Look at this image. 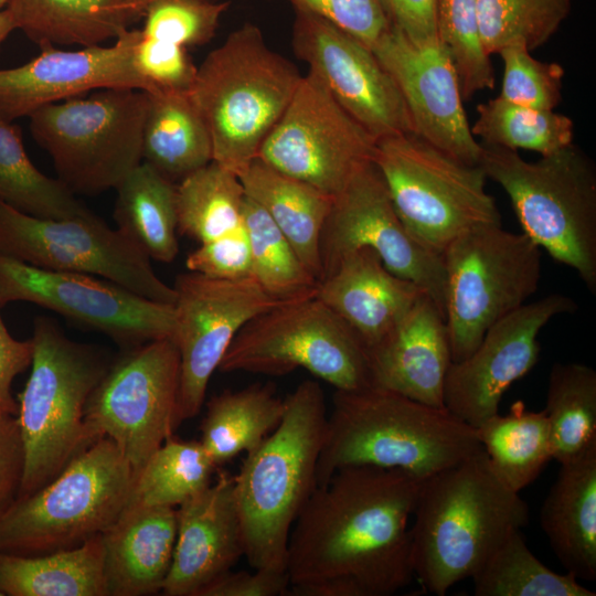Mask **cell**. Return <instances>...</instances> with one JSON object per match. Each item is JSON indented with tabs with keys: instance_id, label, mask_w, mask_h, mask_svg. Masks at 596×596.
Wrapping results in <instances>:
<instances>
[{
	"instance_id": "cell-1",
	"label": "cell",
	"mask_w": 596,
	"mask_h": 596,
	"mask_svg": "<svg viewBox=\"0 0 596 596\" xmlns=\"http://www.w3.org/2000/svg\"><path fill=\"white\" fill-rule=\"evenodd\" d=\"M424 479L348 466L312 491L287 543L290 596H390L414 578L408 520Z\"/></svg>"
},
{
	"instance_id": "cell-2",
	"label": "cell",
	"mask_w": 596,
	"mask_h": 596,
	"mask_svg": "<svg viewBox=\"0 0 596 596\" xmlns=\"http://www.w3.org/2000/svg\"><path fill=\"white\" fill-rule=\"evenodd\" d=\"M529 512L520 493L497 477L483 449L425 478L409 528L414 577L444 596L522 530Z\"/></svg>"
},
{
	"instance_id": "cell-3",
	"label": "cell",
	"mask_w": 596,
	"mask_h": 596,
	"mask_svg": "<svg viewBox=\"0 0 596 596\" xmlns=\"http://www.w3.org/2000/svg\"><path fill=\"white\" fill-rule=\"evenodd\" d=\"M482 449L476 428L445 406L369 385L336 390L317 466V486L348 466L401 469L421 479Z\"/></svg>"
},
{
	"instance_id": "cell-4",
	"label": "cell",
	"mask_w": 596,
	"mask_h": 596,
	"mask_svg": "<svg viewBox=\"0 0 596 596\" xmlns=\"http://www.w3.org/2000/svg\"><path fill=\"white\" fill-rule=\"evenodd\" d=\"M285 405L278 426L234 476L244 556L253 568L286 571L290 530L317 487L328 416L323 391L313 380L302 381Z\"/></svg>"
},
{
	"instance_id": "cell-5",
	"label": "cell",
	"mask_w": 596,
	"mask_h": 596,
	"mask_svg": "<svg viewBox=\"0 0 596 596\" xmlns=\"http://www.w3.org/2000/svg\"><path fill=\"white\" fill-rule=\"evenodd\" d=\"M301 76L252 23L211 51L189 94L210 134L213 161L240 175L257 158Z\"/></svg>"
},
{
	"instance_id": "cell-6",
	"label": "cell",
	"mask_w": 596,
	"mask_h": 596,
	"mask_svg": "<svg viewBox=\"0 0 596 596\" xmlns=\"http://www.w3.org/2000/svg\"><path fill=\"white\" fill-rule=\"evenodd\" d=\"M479 166L509 196L525 234L596 292V168L574 143L536 161L483 146Z\"/></svg>"
},
{
	"instance_id": "cell-7",
	"label": "cell",
	"mask_w": 596,
	"mask_h": 596,
	"mask_svg": "<svg viewBox=\"0 0 596 596\" xmlns=\"http://www.w3.org/2000/svg\"><path fill=\"white\" fill-rule=\"evenodd\" d=\"M31 340V373L17 414L25 454L17 499L46 485L94 443L85 407L109 368L100 351L70 339L51 318L34 320Z\"/></svg>"
},
{
	"instance_id": "cell-8",
	"label": "cell",
	"mask_w": 596,
	"mask_h": 596,
	"mask_svg": "<svg viewBox=\"0 0 596 596\" xmlns=\"http://www.w3.org/2000/svg\"><path fill=\"white\" fill-rule=\"evenodd\" d=\"M134 477L116 444L98 438L0 515V552L46 553L104 533L125 509Z\"/></svg>"
},
{
	"instance_id": "cell-9",
	"label": "cell",
	"mask_w": 596,
	"mask_h": 596,
	"mask_svg": "<svg viewBox=\"0 0 596 596\" xmlns=\"http://www.w3.org/2000/svg\"><path fill=\"white\" fill-rule=\"evenodd\" d=\"M373 163L407 232L440 256L465 231L501 223L482 168L453 158L414 132L377 140Z\"/></svg>"
},
{
	"instance_id": "cell-10",
	"label": "cell",
	"mask_w": 596,
	"mask_h": 596,
	"mask_svg": "<svg viewBox=\"0 0 596 596\" xmlns=\"http://www.w3.org/2000/svg\"><path fill=\"white\" fill-rule=\"evenodd\" d=\"M147 108L145 91L98 89L35 110L29 128L57 179L75 195H95L115 189L142 162Z\"/></svg>"
},
{
	"instance_id": "cell-11",
	"label": "cell",
	"mask_w": 596,
	"mask_h": 596,
	"mask_svg": "<svg viewBox=\"0 0 596 596\" xmlns=\"http://www.w3.org/2000/svg\"><path fill=\"white\" fill-rule=\"evenodd\" d=\"M441 257L445 320L453 362H459L493 323L536 292L542 254L525 234L487 223L459 234Z\"/></svg>"
},
{
	"instance_id": "cell-12",
	"label": "cell",
	"mask_w": 596,
	"mask_h": 596,
	"mask_svg": "<svg viewBox=\"0 0 596 596\" xmlns=\"http://www.w3.org/2000/svg\"><path fill=\"white\" fill-rule=\"evenodd\" d=\"M304 369L336 390L372 385L368 351L350 326L316 295L247 321L217 370L283 375Z\"/></svg>"
},
{
	"instance_id": "cell-13",
	"label": "cell",
	"mask_w": 596,
	"mask_h": 596,
	"mask_svg": "<svg viewBox=\"0 0 596 596\" xmlns=\"http://www.w3.org/2000/svg\"><path fill=\"white\" fill-rule=\"evenodd\" d=\"M0 255L57 272L89 274L149 300L173 305L175 290L155 273L150 258L100 217H38L0 201Z\"/></svg>"
},
{
	"instance_id": "cell-14",
	"label": "cell",
	"mask_w": 596,
	"mask_h": 596,
	"mask_svg": "<svg viewBox=\"0 0 596 596\" xmlns=\"http://www.w3.org/2000/svg\"><path fill=\"white\" fill-rule=\"evenodd\" d=\"M179 384L180 355L172 339L129 348L87 401L91 438H110L136 475L177 428Z\"/></svg>"
},
{
	"instance_id": "cell-15",
	"label": "cell",
	"mask_w": 596,
	"mask_h": 596,
	"mask_svg": "<svg viewBox=\"0 0 596 596\" xmlns=\"http://www.w3.org/2000/svg\"><path fill=\"white\" fill-rule=\"evenodd\" d=\"M375 143L308 72L262 143L257 159L333 198L373 161Z\"/></svg>"
},
{
	"instance_id": "cell-16",
	"label": "cell",
	"mask_w": 596,
	"mask_h": 596,
	"mask_svg": "<svg viewBox=\"0 0 596 596\" xmlns=\"http://www.w3.org/2000/svg\"><path fill=\"white\" fill-rule=\"evenodd\" d=\"M175 290L172 340L180 355L177 427L196 416L212 374L241 328L254 317L296 300L267 294L253 277L217 279L180 274Z\"/></svg>"
},
{
	"instance_id": "cell-17",
	"label": "cell",
	"mask_w": 596,
	"mask_h": 596,
	"mask_svg": "<svg viewBox=\"0 0 596 596\" xmlns=\"http://www.w3.org/2000/svg\"><path fill=\"white\" fill-rule=\"evenodd\" d=\"M28 301L132 348L170 338L173 305L149 300L114 281L89 274L35 267L0 255V307Z\"/></svg>"
},
{
	"instance_id": "cell-18",
	"label": "cell",
	"mask_w": 596,
	"mask_h": 596,
	"mask_svg": "<svg viewBox=\"0 0 596 596\" xmlns=\"http://www.w3.org/2000/svg\"><path fill=\"white\" fill-rule=\"evenodd\" d=\"M364 247L374 251L390 272L419 286L444 313L443 257L407 232L373 161L333 196L320 237V281Z\"/></svg>"
},
{
	"instance_id": "cell-19",
	"label": "cell",
	"mask_w": 596,
	"mask_h": 596,
	"mask_svg": "<svg viewBox=\"0 0 596 596\" xmlns=\"http://www.w3.org/2000/svg\"><path fill=\"white\" fill-rule=\"evenodd\" d=\"M297 56L375 141L414 132L405 102L374 52L329 21L296 10Z\"/></svg>"
},
{
	"instance_id": "cell-20",
	"label": "cell",
	"mask_w": 596,
	"mask_h": 596,
	"mask_svg": "<svg viewBox=\"0 0 596 596\" xmlns=\"http://www.w3.org/2000/svg\"><path fill=\"white\" fill-rule=\"evenodd\" d=\"M576 308L571 297L551 294L525 302L493 323L467 358L450 364L444 406L473 428L499 413L507 390L538 363L542 328Z\"/></svg>"
},
{
	"instance_id": "cell-21",
	"label": "cell",
	"mask_w": 596,
	"mask_h": 596,
	"mask_svg": "<svg viewBox=\"0 0 596 596\" xmlns=\"http://www.w3.org/2000/svg\"><path fill=\"white\" fill-rule=\"evenodd\" d=\"M372 51L395 82L414 134L464 163L479 166L482 145L471 132L458 75L444 44H414L391 25Z\"/></svg>"
},
{
	"instance_id": "cell-22",
	"label": "cell",
	"mask_w": 596,
	"mask_h": 596,
	"mask_svg": "<svg viewBox=\"0 0 596 596\" xmlns=\"http://www.w3.org/2000/svg\"><path fill=\"white\" fill-rule=\"evenodd\" d=\"M140 30L127 29L111 45L61 50L45 46L30 62L0 68V116L9 121L82 94L105 88L146 91L132 54Z\"/></svg>"
},
{
	"instance_id": "cell-23",
	"label": "cell",
	"mask_w": 596,
	"mask_h": 596,
	"mask_svg": "<svg viewBox=\"0 0 596 596\" xmlns=\"http://www.w3.org/2000/svg\"><path fill=\"white\" fill-rule=\"evenodd\" d=\"M234 476L219 479L177 509V539L161 593L199 596L244 555Z\"/></svg>"
},
{
	"instance_id": "cell-24",
	"label": "cell",
	"mask_w": 596,
	"mask_h": 596,
	"mask_svg": "<svg viewBox=\"0 0 596 596\" xmlns=\"http://www.w3.org/2000/svg\"><path fill=\"white\" fill-rule=\"evenodd\" d=\"M372 385L443 407L453 363L443 311L423 295L403 319L368 351Z\"/></svg>"
},
{
	"instance_id": "cell-25",
	"label": "cell",
	"mask_w": 596,
	"mask_h": 596,
	"mask_svg": "<svg viewBox=\"0 0 596 596\" xmlns=\"http://www.w3.org/2000/svg\"><path fill=\"white\" fill-rule=\"evenodd\" d=\"M425 294L413 281L390 272L374 251L364 247L348 255L323 278L316 296L350 326L369 351Z\"/></svg>"
},
{
	"instance_id": "cell-26",
	"label": "cell",
	"mask_w": 596,
	"mask_h": 596,
	"mask_svg": "<svg viewBox=\"0 0 596 596\" xmlns=\"http://www.w3.org/2000/svg\"><path fill=\"white\" fill-rule=\"evenodd\" d=\"M177 539V509L126 504L102 533L108 596L161 592Z\"/></svg>"
},
{
	"instance_id": "cell-27",
	"label": "cell",
	"mask_w": 596,
	"mask_h": 596,
	"mask_svg": "<svg viewBox=\"0 0 596 596\" xmlns=\"http://www.w3.org/2000/svg\"><path fill=\"white\" fill-rule=\"evenodd\" d=\"M540 523L565 568L577 579H596V444L561 464L543 501Z\"/></svg>"
},
{
	"instance_id": "cell-28",
	"label": "cell",
	"mask_w": 596,
	"mask_h": 596,
	"mask_svg": "<svg viewBox=\"0 0 596 596\" xmlns=\"http://www.w3.org/2000/svg\"><path fill=\"white\" fill-rule=\"evenodd\" d=\"M238 178L245 195L270 216L307 269L320 281V237L333 198L257 158Z\"/></svg>"
},
{
	"instance_id": "cell-29",
	"label": "cell",
	"mask_w": 596,
	"mask_h": 596,
	"mask_svg": "<svg viewBox=\"0 0 596 596\" xmlns=\"http://www.w3.org/2000/svg\"><path fill=\"white\" fill-rule=\"evenodd\" d=\"M2 596H108L102 534L43 555L0 552Z\"/></svg>"
},
{
	"instance_id": "cell-30",
	"label": "cell",
	"mask_w": 596,
	"mask_h": 596,
	"mask_svg": "<svg viewBox=\"0 0 596 596\" xmlns=\"http://www.w3.org/2000/svg\"><path fill=\"white\" fill-rule=\"evenodd\" d=\"M147 94L142 162L175 183L213 161L210 134L189 92Z\"/></svg>"
},
{
	"instance_id": "cell-31",
	"label": "cell",
	"mask_w": 596,
	"mask_h": 596,
	"mask_svg": "<svg viewBox=\"0 0 596 596\" xmlns=\"http://www.w3.org/2000/svg\"><path fill=\"white\" fill-rule=\"evenodd\" d=\"M175 187L141 162L115 188L116 228L161 263H171L179 252Z\"/></svg>"
},
{
	"instance_id": "cell-32",
	"label": "cell",
	"mask_w": 596,
	"mask_h": 596,
	"mask_svg": "<svg viewBox=\"0 0 596 596\" xmlns=\"http://www.w3.org/2000/svg\"><path fill=\"white\" fill-rule=\"evenodd\" d=\"M272 384L223 391L206 405L200 443L216 467L251 453L278 426L285 412Z\"/></svg>"
},
{
	"instance_id": "cell-33",
	"label": "cell",
	"mask_w": 596,
	"mask_h": 596,
	"mask_svg": "<svg viewBox=\"0 0 596 596\" xmlns=\"http://www.w3.org/2000/svg\"><path fill=\"white\" fill-rule=\"evenodd\" d=\"M6 9L15 29L41 49L98 45L129 25L110 0H9Z\"/></svg>"
},
{
	"instance_id": "cell-34",
	"label": "cell",
	"mask_w": 596,
	"mask_h": 596,
	"mask_svg": "<svg viewBox=\"0 0 596 596\" xmlns=\"http://www.w3.org/2000/svg\"><path fill=\"white\" fill-rule=\"evenodd\" d=\"M476 432L492 470L514 492L530 486L553 459L544 411H526L522 402L507 415L491 416Z\"/></svg>"
},
{
	"instance_id": "cell-35",
	"label": "cell",
	"mask_w": 596,
	"mask_h": 596,
	"mask_svg": "<svg viewBox=\"0 0 596 596\" xmlns=\"http://www.w3.org/2000/svg\"><path fill=\"white\" fill-rule=\"evenodd\" d=\"M550 425L553 459L567 462L596 444V371L583 363H555L543 409Z\"/></svg>"
},
{
	"instance_id": "cell-36",
	"label": "cell",
	"mask_w": 596,
	"mask_h": 596,
	"mask_svg": "<svg viewBox=\"0 0 596 596\" xmlns=\"http://www.w3.org/2000/svg\"><path fill=\"white\" fill-rule=\"evenodd\" d=\"M178 233L200 244L242 224L245 192L237 174L211 161L177 183Z\"/></svg>"
},
{
	"instance_id": "cell-37",
	"label": "cell",
	"mask_w": 596,
	"mask_h": 596,
	"mask_svg": "<svg viewBox=\"0 0 596 596\" xmlns=\"http://www.w3.org/2000/svg\"><path fill=\"white\" fill-rule=\"evenodd\" d=\"M0 201L34 216L68 219L89 211L58 179L29 159L17 126L0 116Z\"/></svg>"
},
{
	"instance_id": "cell-38",
	"label": "cell",
	"mask_w": 596,
	"mask_h": 596,
	"mask_svg": "<svg viewBox=\"0 0 596 596\" xmlns=\"http://www.w3.org/2000/svg\"><path fill=\"white\" fill-rule=\"evenodd\" d=\"M216 468L200 440L172 435L135 475L127 504L179 507L212 483Z\"/></svg>"
},
{
	"instance_id": "cell-39",
	"label": "cell",
	"mask_w": 596,
	"mask_h": 596,
	"mask_svg": "<svg viewBox=\"0 0 596 596\" xmlns=\"http://www.w3.org/2000/svg\"><path fill=\"white\" fill-rule=\"evenodd\" d=\"M477 596H595L570 574L543 564L521 530L511 533L471 577Z\"/></svg>"
},
{
	"instance_id": "cell-40",
	"label": "cell",
	"mask_w": 596,
	"mask_h": 596,
	"mask_svg": "<svg viewBox=\"0 0 596 596\" xmlns=\"http://www.w3.org/2000/svg\"><path fill=\"white\" fill-rule=\"evenodd\" d=\"M471 132L483 146L551 155L573 143L574 123L555 110L536 109L499 96L477 106Z\"/></svg>"
},
{
	"instance_id": "cell-41",
	"label": "cell",
	"mask_w": 596,
	"mask_h": 596,
	"mask_svg": "<svg viewBox=\"0 0 596 596\" xmlns=\"http://www.w3.org/2000/svg\"><path fill=\"white\" fill-rule=\"evenodd\" d=\"M243 225L252 257V277L270 296L299 300L317 294L319 281L307 269L270 216L245 195Z\"/></svg>"
},
{
	"instance_id": "cell-42",
	"label": "cell",
	"mask_w": 596,
	"mask_h": 596,
	"mask_svg": "<svg viewBox=\"0 0 596 596\" xmlns=\"http://www.w3.org/2000/svg\"><path fill=\"white\" fill-rule=\"evenodd\" d=\"M574 0H478L483 47L489 55L510 44L530 52L545 44L568 17Z\"/></svg>"
},
{
	"instance_id": "cell-43",
	"label": "cell",
	"mask_w": 596,
	"mask_h": 596,
	"mask_svg": "<svg viewBox=\"0 0 596 596\" xmlns=\"http://www.w3.org/2000/svg\"><path fill=\"white\" fill-rule=\"evenodd\" d=\"M477 2L437 0V38L451 57L464 100L494 86L490 55L481 41Z\"/></svg>"
},
{
	"instance_id": "cell-44",
	"label": "cell",
	"mask_w": 596,
	"mask_h": 596,
	"mask_svg": "<svg viewBox=\"0 0 596 596\" xmlns=\"http://www.w3.org/2000/svg\"><path fill=\"white\" fill-rule=\"evenodd\" d=\"M503 63L499 97L522 106L554 110L562 100L564 68L555 62H542L521 44L502 47Z\"/></svg>"
},
{
	"instance_id": "cell-45",
	"label": "cell",
	"mask_w": 596,
	"mask_h": 596,
	"mask_svg": "<svg viewBox=\"0 0 596 596\" xmlns=\"http://www.w3.org/2000/svg\"><path fill=\"white\" fill-rule=\"evenodd\" d=\"M230 1L159 0L145 12V36L188 47L209 42Z\"/></svg>"
},
{
	"instance_id": "cell-46",
	"label": "cell",
	"mask_w": 596,
	"mask_h": 596,
	"mask_svg": "<svg viewBox=\"0 0 596 596\" xmlns=\"http://www.w3.org/2000/svg\"><path fill=\"white\" fill-rule=\"evenodd\" d=\"M132 62L145 92H190L198 71L187 47L145 36L141 30Z\"/></svg>"
},
{
	"instance_id": "cell-47",
	"label": "cell",
	"mask_w": 596,
	"mask_h": 596,
	"mask_svg": "<svg viewBox=\"0 0 596 596\" xmlns=\"http://www.w3.org/2000/svg\"><path fill=\"white\" fill-rule=\"evenodd\" d=\"M295 10L316 14L371 50L391 28L381 0H287Z\"/></svg>"
},
{
	"instance_id": "cell-48",
	"label": "cell",
	"mask_w": 596,
	"mask_h": 596,
	"mask_svg": "<svg viewBox=\"0 0 596 596\" xmlns=\"http://www.w3.org/2000/svg\"><path fill=\"white\" fill-rule=\"evenodd\" d=\"M189 272L217 279L252 277V257L246 230L242 224L213 241L200 244L185 259Z\"/></svg>"
},
{
	"instance_id": "cell-49",
	"label": "cell",
	"mask_w": 596,
	"mask_h": 596,
	"mask_svg": "<svg viewBox=\"0 0 596 596\" xmlns=\"http://www.w3.org/2000/svg\"><path fill=\"white\" fill-rule=\"evenodd\" d=\"M25 454L17 415L0 413V515L18 497Z\"/></svg>"
},
{
	"instance_id": "cell-50",
	"label": "cell",
	"mask_w": 596,
	"mask_h": 596,
	"mask_svg": "<svg viewBox=\"0 0 596 596\" xmlns=\"http://www.w3.org/2000/svg\"><path fill=\"white\" fill-rule=\"evenodd\" d=\"M289 589L286 571L254 568V572H232L207 585L199 596H283Z\"/></svg>"
},
{
	"instance_id": "cell-51",
	"label": "cell",
	"mask_w": 596,
	"mask_h": 596,
	"mask_svg": "<svg viewBox=\"0 0 596 596\" xmlns=\"http://www.w3.org/2000/svg\"><path fill=\"white\" fill-rule=\"evenodd\" d=\"M390 24L409 41L426 45L438 41L437 0H381Z\"/></svg>"
},
{
	"instance_id": "cell-52",
	"label": "cell",
	"mask_w": 596,
	"mask_h": 596,
	"mask_svg": "<svg viewBox=\"0 0 596 596\" xmlns=\"http://www.w3.org/2000/svg\"><path fill=\"white\" fill-rule=\"evenodd\" d=\"M32 358V340L21 341L13 338L0 313V413L18 414V403L11 393L12 382L31 366Z\"/></svg>"
},
{
	"instance_id": "cell-53",
	"label": "cell",
	"mask_w": 596,
	"mask_h": 596,
	"mask_svg": "<svg viewBox=\"0 0 596 596\" xmlns=\"http://www.w3.org/2000/svg\"><path fill=\"white\" fill-rule=\"evenodd\" d=\"M116 10L130 24L136 19L143 17L147 9L159 0H110Z\"/></svg>"
},
{
	"instance_id": "cell-54",
	"label": "cell",
	"mask_w": 596,
	"mask_h": 596,
	"mask_svg": "<svg viewBox=\"0 0 596 596\" xmlns=\"http://www.w3.org/2000/svg\"><path fill=\"white\" fill-rule=\"evenodd\" d=\"M14 30H17L14 22L9 11L6 9L0 12V47L9 34Z\"/></svg>"
},
{
	"instance_id": "cell-55",
	"label": "cell",
	"mask_w": 596,
	"mask_h": 596,
	"mask_svg": "<svg viewBox=\"0 0 596 596\" xmlns=\"http://www.w3.org/2000/svg\"><path fill=\"white\" fill-rule=\"evenodd\" d=\"M8 2H9V0H0V12L6 10V8L8 6Z\"/></svg>"
},
{
	"instance_id": "cell-56",
	"label": "cell",
	"mask_w": 596,
	"mask_h": 596,
	"mask_svg": "<svg viewBox=\"0 0 596 596\" xmlns=\"http://www.w3.org/2000/svg\"><path fill=\"white\" fill-rule=\"evenodd\" d=\"M0 596H2V594L0 593Z\"/></svg>"
}]
</instances>
